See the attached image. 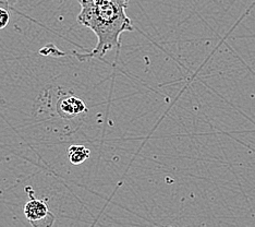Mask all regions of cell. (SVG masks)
I'll return each mask as SVG.
<instances>
[{
  "mask_svg": "<svg viewBox=\"0 0 255 227\" xmlns=\"http://www.w3.org/2000/svg\"><path fill=\"white\" fill-rule=\"evenodd\" d=\"M129 0H107L102 3H81L78 21L95 33L98 43L90 57H100L120 46V35L133 31L131 20L126 14Z\"/></svg>",
  "mask_w": 255,
  "mask_h": 227,
  "instance_id": "cell-1",
  "label": "cell"
},
{
  "mask_svg": "<svg viewBox=\"0 0 255 227\" xmlns=\"http://www.w3.org/2000/svg\"><path fill=\"white\" fill-rule=\"evenodd\" d=\"M24 214L33 226H49L54 222V217L43 200L31 199L24 207Z\"/></svg>",
  "mask_w": 255,
  "mask_h": 227,
  "instance_id": "cell-2",
  "label": "cell"
},
{
  "mask_svg": "<svg viewBox=\"0 0 255 227\" xmlns=\"http://www.w3.org/2000/svg\"><path fill=\"white\" fill-rule=\"evenodd\" d=\"M85 112H88L86 105L82 100L75 96L61 97L57 103V113L65 119H71Z\"/></svg>",
  "mask_w": 255,
  "mask_h": 227,
  "instance_id": "cell-3",
  "label": "cell"
},
{
  "mask_svg": "<svg viewBox=\"0 0 255 227\" xmlns=\"http://www.w3.org/2000/svg\"><path fill=\"white\" fill-rule=\"evenodd\" d=\"M90 150L83 145H71L68 149V159L73 165H80L90 157Z\"/></svg>",
  "mask_w": 255,
  "mask_h": 227,
  "instance_id": "cell-4",
  "label": "cell"
},
{
  "mask_svg": "<svg viewBox=\"0 0 255 227\" xmlns=\"http://www.w3.org/2000/svg\"><path fill=\"white\" fill-rule=\"evenodd\" d=\"M10 14L5 9L0 8V30H2L9 24Z\"/></svg>",
  "mask_w": 255,
  "mask_h": 227,
  "instance_id": "cell-5",
  "label": "cell"
},
{
  "mask_svg": "<svg viewBox=\"0 0 255 227\" xmlns=\"http://www.w3.org/2000/svg\"><path fill=\"white\" fill-rule=\"evenodd\" d=\"M16 1H18V0H5V2H7V4L10 5V7H12V5H14L16 3Z\"/></svg>",
  "mask_w": 255,
  "mask_h": 227,
  "instance_id": "cell-6",
  "label": "cell"
}]
</instances>
